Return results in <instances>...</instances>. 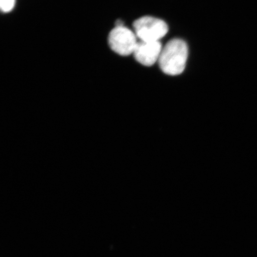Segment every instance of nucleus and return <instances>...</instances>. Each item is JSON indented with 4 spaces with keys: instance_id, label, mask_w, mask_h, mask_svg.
<instances>
[{
    "instance_id": "nucleus-2",
    "label": "nucleus",
    "mask_w": 257,
    "mask_h": 257,
    "mask_svg": "<svg viewBox=\"0 0 257 257\" xmlns=\"http://www.w3.org/2000/svg\"><path fill=\"white\" fill-rule=\"evenodd\" d=\"M135 33L141 41L157 42L165 36L169 28L161 19L145 16L137 19L134 24Z\"/></svg>"
},
{
    "instance_id": "nucleus-4",
    "label": "nucleus",
    "mask_w": 257,
    "mask_h": 257,
    "mask_svg": "<svg viewBox=\"0 0 257 257\" xmlns=\"http://www.w3.org/2000/svg\"><path fill=\"white\" fill-rule=\"evenodd\" d=\"M162 46L160 41L138 42L134 54L138 62L146 66H152L159 61Z\"/></svg>"
},
{
    "instance_id": "nucleus-5",
    "label": "nucleus",
    "mask_w": 257,
    "mask_h": 257,
    "mask_svg": "<svg viewBox=\"0 0 257 257\" xmlns=\"http://www.w3.org/2000/svg\"><path fill=\"white\" fill-rule=\"evenodd\" d=\"M15 0H1V8L3 11L8 12L14 8Z\"/></svg>"
},
{
    "instance_id": "nucleus-3",
    "label": "nucleus",
    "mask_w": 257,
    "mask_h": 257,
    "mask_svg": "<svg viewBox=\"0 0 257 257\" xmlns=\"http://www.w3.org/2000/svg\"><path fill=\"white\" fill-rule=\"evenodd\" d=\"M137 35L124 26H116L108 37L109 46L114 52L126 56L134 54L138 42Z\"/></svg>"
},
{
    "instance_id": "nucleus-1",
    "label": "nucleus",
    "mask_w": 257,
    "mask_h": 257,
    "mask_svg": "<svg viewBox=\"0 0 257 257\" xmlns=\"http://www.w3.org/2000/svg\"><path fill=\"white\" fill-rule=\"evenodd\" d=\"M188 48L184 41L170 40L162 48L159 64L162 71L169 75H178L185 70Z\"/></svg>"
}]
</instances>
